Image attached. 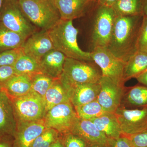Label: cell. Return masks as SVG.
Here are the masks:
<instances>
[{
	"mask_svg": "<svg viewBox=\"0 0 147 147\" xmlns=\"http://www.w3.org/2000/svg\"><path fill=\"white\" fill-rule=\"evenodd\" d=\"M144 15L117 16L107 48L124 62L137 52V44Z\"/></svg>",
	"mask_w": 147,
	"mask_h": 147,
	"instance_id": "6da1fadb",
	"label": "cell"
},
{
	"mask_svg": "<svg viewBox=\"0 0 147 147\" xmlns=\"http://www.w3.org/2000/svg\"><path fill=\"white\" fill-rule=\"evenodd\" d=\"M48 32L54 49L63 53L66 57L93 61L90 53L83 51L78 45L79 30L74 26L73 21L61 19Z\"/></svg>",
	"mask_w": 147,
	"mask_h": 147,
	"instance_id": "7a4b0ae2",
	"label": "cell"
},
{
	"mask_svg": "<svg viewBox=\"0 0 147 147\" xmlns=\"http://www.w3.org/2000/svg\"><path fill=\"white\" fill-rule=\"evenodd\" d=\"M18 1L30 22L41 30H49L61 20L59 12L53 0H18Z\"/></svg>",
	"mask_w": 147,
	"mask_h": 147,
	"instance_id": "3957f363",
	"label": "cell"
},
{
	"mask_svg": "<svg viewBox=\"0 0 147 147\" xmlns=\"http://www.w3.org/2000/svg\"><path fill=\"white\" fill-rule=\"evenodd\" d=\"M93 16L92 49L107 47L113 33L116 15L113 7L96 4L89 13Z\"/></svg>",
	"mask_w": 147,
	"mask_h": 147,
	"instance_id": "277c9868",
	"label": "cell"
},
{
	"mask_svg": "<svg viewBox=\"0 0 147 147\" xmlns=\"http://www.w3.org/2000/svg\"><path fill=\"white\" fill-rule=\"evenodd\" d=\"M102 76L100 68L93 61L66 57L60 79L74 84H93L98 83Z\"/></svg>",
	"mask_w": 147,
	"mask_h": 147,
	"instance_id": "5b68a950",
	"label": "cell"
},
{
	"mask_svg": "<svg viewBox=\"0 0 147 147\" xmlns=\"http://www.w3.org/2000/svg\"><path fill=\"white\" fill-rule=\"evenodd\" d=\"M0 23L6 28L28 38L37 32L21 9L18 0H4L0 12Z\"/></svg>",
	"mask_w": 147,
	"mask_h": 147,
	"instance_id": "8992f818",
	"label": "cell"
},
{
	"mask_svg": "<svg viewBox=\"0 0 147 147\" xmlns=\"http://www.w3.org/2000/svg\"><path fill=\"white\" fill-rule=\"evenodd\" d=\"M9 98L17 122L33 121L44 117L46 112L44 100L34 92L31 91L20 97Z\"/></svg>",
	"mask_w": 147,
	"mask_h": 147,
	"instance_id": "52a82bcc",
	"label": "cell"
},
{
	"mask_svg": "<svg viewBox=\"0 0 147 147\" xmlns=\"http://www.w3.org/2000/svg\"><path fill=\"white\" fill-rule=\"evenodd\" d=\"M90 53L92 60L100 68L102 76L108 77L119 86L124 87L125 63L113 55L107 47H95Z\"/></svg>",
	"mask_w": 147,
	"mask_h": 147,
	"instance_id": "ba28073f",
	"label": "cell"
},
{
	"mask_svg": "<svg viewBox=\"0 0 147 147\" xmlns=\"http://www.w3.org/2000/svg\"><path fill=\"white\" fill-rule=\"evenodd\" d=\"M79 119L71 102L54 106L47 111L44 117L47 127L55 129L61 135L71 133Z\"/></svg>",
	"mask_w": 147,
	"mask_h": 147,
	"instance_id": "9c48e42d",
	"label": "cell"
},
{
	"mask_svg": "<svg viewBox=\"0 0 147 147\" xmlns=\"http://www.w3.org/2000/svg\"><path fill=\"white\" fill-rule=\"evenodd\" d=\"M115 114L121 136L128 137L147 130V107L130 109L120 106Z\"/></svg>",
	"mask_w": 147,
	"mask_h": 147,
	"instance_id": "30bf717a",
	"label": "cell"
},
{
	"mask_svg": "<svg viewBox=\"0 0 147 147\" xmlns=\"http://www.w3.org/2000/svg\"><path fill=\"white\" fill-rule=\"evenodd\" d=\"M97 100L105 112L115 113L120 106L126 88L116 84L108 77L102 76Z\"/></svg>",
	"mask_w": 147,
	"mask_h": 147,
	"instance_id": "8fae6325",
	"label": "cell"
},
{
	"mask_svg": "<svg viewBox=\"0 0 147 147\" xmlns=\"http://www.w3.org/2000/svg\"><path fill=\"white\" fill-rule=\"evenodd\" d=\"M60 79L66 89L69 100L74 107L85 105L97 99L100 89L99 82L74 84Z\"/></svg>",
	"mask_w": 147,
	"mask_h": 147,
	"instance_id": "7c38bea8",
	"label": "cell"
},
{
	"mask_svg": "<svg viewBox=\"0 0 147 147\" xmlns=\"http://www.w3.org/2000/svg\"><path fill=\"white\" fill-rule=\"evenodd\" d=\"M47 128L44 118L33 121H17L13 147H32L36 139Z\"/></svg>",
	"mask_w": 147,
	"mask_h": 147,
	"instance_id": "4fadbf2b",
	"label": "cell"
},
{
	"mask_svg": "<svg viewBox=\"0 0 147 147\" xmlns=\"http://www.w3.org/2000/svg\"><path fill=\"white\" fill-rule=\"evenodd\" d=\"M61 19L71 20L87 16L97 3L96 0H53Z\"/></svg>",
	"mask_w": 147,
	"mask_h": 147,
	"instance_id": "5bb4252c",
	"label": "cell"
},
{
	"mask_svg": "<svg viewBox=\"0 0 147 147\" xmlns=\"http://www.w3.org/2000/svg\"><path fill=\"white\" fill-rule=\"evenodd\" d=\"M23 53L39 62L45 55L54 49L48 31L41 30L29 36L23 46Z\"/></svg>",
	"mask_w": 147,
	"mask_h": 147,
	"instance_id": "9a60e30c",
	"label": "cell"
},
{
	"mask_svg": "<svg viewBox=\"0 0 147 147\" xmlns=\"http://www.w3.org/2000/svg\"><path fill=\"white\" fill-rule=\"evenodd\" d=\"M17 120L12 103L6 93L0 89V139L13 140Z\"/></svg>",
	"mask_w": 147,
	"mask_h": 147,
	"instance_id": "2e32d148",
	"label": "cell"
},
{
	"mask_svg": "<svg viewBox=\"0 0 147 147\" xmlns=\"http://www.w3.org/2000/svg\"><path fill=\"white\" fill-rule=\"evenodd\" d=\"M71 133L81 137L89 146L95 144H107V137L99 131L94 123L90 120L83 119L79 118Z\"/></svg>",
	"mask_w": 147,
	"mask_h": 147,
	"instance_id": "e0dca14e",
	"label": "cell"
},
{
	"mask_svg": "<svg viewBox=\"0 0 147 147\" xmlns=\"http://www.w3.org/2000/svg\"><path fill=\"white\" fill-rule=\"evenodd\" d=\"M66 57L60 51L53 49L39 62L41 72L54 79H59L63 71Z\"/></svg>",
	"mask_w": 147,
	"mask_h": 147,
	"instance_id": "ac0fdd59",
	"label": "cell"
},
{
	"mask_svg": "<svg viewBox=\"0 0 147 147\" xmlns=\"http://www.w3.org/2000/svg\"><path fill=\"white\" fill-rule=\"evenodd\" d=\"M32 77L28 75H15L7 81L0 84V89L9 97H20L31 90Z\"/></svg>",
	"mask_w": 147,
	"mask_h": 147,
	"instance_id": "d6986e66",
	"label": "cell"
},
{
	"mask_svg": "<svg viewBox=\"0 0 147 147\" xmlns=\"http://www.w3.org/2000/svg\"><path fill=\"white\" fill-rule=\"evenodd\" d=\"M90 120L108 139H115L121 136L120 126L115 113H107Z\"/></svg>",
	"mask_w": 147,
	"mask_h": 147,
	"instance_id": "ffe728a7",
	"label": "cell"
},
{
	"mask_svg": "<svg viewBox=\"0 0 147 147\" xmlns=\"http://www.w3.org/2000/svg\"><path fill=\"white\" fill-rule=\"evenodd\" d=\"M120 106L126 108L147 107V87L136 86L125 88Z\"/></svg>",
	"mask_w": 147,
	"mask_h": 147,
	"instance_id": "44dd1931",
	"label": "cell"
},
{
	"mask_svg": "<svg viewBox=\"0 0 147 147\" xmlns=\"http://www.w3.org/2000/svg\"><path fill=\"white\" fill-rule=\"evenodd\" d=\"M43 99L46 113L56 105L70 102L67 90L60 79L54 80Z\"/></svg>",
	"mask_w": 147,
	"mask_h": 147,
	"instance_id": "7402d4cb",
	"label": "cell"
},
{
	"mask_svg": "<svg viewBox=\"0 0 147 147\" xmlns=\"http://www.w3.org/2000/svg\"><path fill=\"white\" fill-rule=\"evenodd\" d=\"M147 70V53L138 52L125 65L123 81L125 83L131 78H136Z\"/></svg>",
	"mask_w": 147,
	"mask_h": 147,
	"instance_id": "603a6c76",
	"label": "cell"
},
{
	"mask_svg": "<svg viewBox=\"0 0 147 147\" xmlns=\"http://www.w3.org/2000/svg\"><path fill=\"white\" fill-rule=\"evenodd\" d=\"M28 38L7 28L0 23V53L23 47Z\"/></svg>",
	"mask_w": 147,
	"mask_h": 147,
	"instance_id": "cb8c5ba5",
	"label": "cell"
},
{
	"mask_svg": "<svg viewBox=\"0 0 147 147\" xmlns=\"http://www.w3.org/2000/svg\"><path fill=\"white\" fill-rule=\"evenodd\" d=\"M13 66L16 75H28L32 78L42 73L39 62L24 53L18 57Z\"/></svg>",
	"mask_w": 147,
	"mask_h": 147,
	"instance_id": "d4e9b609",
	"label": "cell"
},
{
	"mask_svg": "<svg viewBox=\"0 0 147 147\" xmlns=\"http://www.w3.org/2000/svg\"><path fill=\"white\" fill-rule=\"evenodd\" d=\"M112 7L117 16L143 15V0H117Z\"/></svg>",
	"mask_w": 147,
	"mask_h": 147,
	"instance_id": "484cf974",
	"label": "cell"
},
{
	"mask_svg": "<svg viewBox=\"0 0 147 147\" xmlns=\"http://www.w3.org/2000/svg\"><path fill=\"white\" fill-rule=\"evenodd\" d=\"M74 108L79 118L83 119L90 120L107 113L97 100Z\"/></svg>",
	"mask_w": 147,
	"mask_h": 147,
	"instance_id": "4316f807",
	"label": "cell"
},
{
	"mask_svg": "<svg viewBox=\"0 0 147 147\" xmlns=\"http://www.w3.org/2000/svg\"><path fill=\"white\" fill-rule=\"evenodd\" d=\"M54 80L55 79L42 73L36 74L32 78L31 91L38 94L43 99Z\"/></svg>",
	"mask_w": 147,
	"mask_h": 147,
	"instance_id": "83f0119b",
	"label": "cell"
},
{
	"mask_svg": "<svg viewBox=\"0 0 147 147\" xmlns=\"http://www.w3.org/2000/svg\"><path fill=\"white\" fill-rule=\"evenodd\" d=\"M60 137L57 131L47 128L36 139L32 147H50Z\"/></svg>",
	"mask_w": 147,
	"mask_h": 147,
	"instance_id": "f1b7e54d",
	"label": "cell"
},
{
	"mask_svg": "<svg viewBox=\"0 0 147 147\" xmlns=\"http://www.w3.org/2000/svg\"><path fill=\"white\" fill-rule=\"evenodd\" d=\"M23 53V47H22L0 53V67L13 66L18 57Z\"/></svg>",
	"mask_w": 147,
	"mask_h": 147,
	"instance_id": "f546056e",
	"label": "cell"
},
{
	"mask_svg": "<svg viewBox=\"0 0 147 147\" xmlns=\"http://www.w3.org/2000/svg\"><path fill=\"white\" fill-rule=\"evenodd\" d=\"M61 139L64 147H89L84 139L73 133L61 135Z\"/></svg>",
	"mask_w": 147,
	"mask_h": 147,
	"instance_id": "4dcf8cb0",
	"label": "cell"
},
{
	"mask_svg": "<svg viewBox=\"0 0 147 147\" xmlns=\"http://www.w3.org/2000/svg\"><path fill=\"white\" fill-rule=\"evenodd\" d=\"M138 52L147 53V17L144 16L137 44Z\"/></svg>",
	"mask_w": 147,
	"mask_h": 147,
	"instance_id": "1f68e13d",
	"label": "cell"
},
{
	"mask_svg": "<svg viewBox=\"0 0 147 147\" xmlns=\"http://www.w3.org/2000/svg\"><path fill=\"white\" fill-rule=\"evenodd\" d=\"M126 137L129 139L134 147H147V130Z\"/></svg>",
	"mask_w": 147,
	"mask_h": 147,
	"instance_id": "d6a6232c",
	"label": "cell"
},
{
	"mask_svg": "<svg viewBox=\"0 0 147 147\" xmlns=\"http://www.w3.org/2000/svg\"><path fill=\"white\" fill-rule=\"evenodd\" d=\"M106 145L108 147H134L129 139L123 136L115 139H108Z\"/></svg>",
	"mask_w": 147,
	"mask_h": 147,
	"instance_id": "836d02e7",
	"label": "cell"
},
{
	"mask_svg": "<svg viewBox=\"0 0 147 147\" xmlns=\"http://www.w3.org/2000/svg\"><path fill=\"white\" fill-rule=\"evenodd\" d=\"M16 75L12 65L0 67V84L4 83Z\"/></svg>",
	"mask_w": 147,
	"mask_h": 147,
	"instance_id": "e575fe53",
	"label": "cell"
},
{
	"mask_svg": "<svg viewBox=\"0 0 147 147\" xmlns=\"http://www.w3.org/2000/svg\"><path fill=\"white\" fill-rule=\"evenodd\" d=\"M96 1L98 4L112 7L117 0H96Z\"/></svg>",
	"mask_w": 147,
	"mask_h": 147,
	"instance_id": "d590c367",
	"label": "cell"
},
{
	"mask_svg": "<svg viewBox=\"0 0 147 147\" xmlns=\"http://www.w3.org/2000/svg\"><path fill=\"white\" fill-rule=\"evenodd\" d=\"M140 84L147 87V70L136 78Z\"/></svg>",
	"mask_w": 147,
	"mask_h": 147,
	"instance_id": "8d00e7d4",
	"label": "cell"
},
{
	"mask_svg": "<svg viewBox=\"0 0 147 147\" xmlns=\"http://www.w3.org/2000/svg\"><path fill=\"white\" fill-rule=\"evenodd\" d=\"M0 147H13V140L0 139Z\"/></svg>",
	"mask_w": 147,
	"mask_h": 147,
	"instance_id": "74e56055",
	"label": "cell"
},
{
	"mask_svg": "<svg viewBox=\"0 0 147 147\" xmlns=\"http://www.w3.org/2000/svg\"><path fill=\"white\" fill-rule=\"evenodd\" d=\"M143 14L147 17V0H143Z\"/></svg>",
	"mask_w": 147,
	"mask_h": 147,
	"instance_id": "f35d334b",
	"label": "cell"
},
{
	"mask_svg": "<svg viewBox=\"0 0 147 147\" xmlns=\"http://www.w3.org/2000/svg\"><path fill=\"white\" fill-rule=\"evenodd\" d=\"M50 147H64L61 140V137Z\"/></svg>",
	"mask_w": 147,
	"mask_h": 147,
	"instance_id": "ab89813d",
	"label": "cell"
},
{
	"mask_svg": "<svg viewBox=\"0 0 147 147\" xmlns=\"http://www.w3.org/2000/svg\"><path fill=\"white\" fill-rule=\"evenodd\" d=\"M89 147H108L106 145L101 144H95L90 145Z\"/></svg>",
	"mask_w": 147,
	"mask_h": 147,
	"instance_id": "60d3db41",
	"label": "cell"
},
{
	"mask_svg": "<svg viewBox=\"0 0 147 147\" xmlns=\"http://www.w3.org/2000/svg\"><path fill=\"white\" fill-rule=\"evenodd\" d=\"M4 0H0V12H1V9L2 7Z\"/></svg>",
	"mask_w": 147,
	"mask_h": 147,
	"instance_id": "b9f144b4",
	"label": "cell"
},
{
	"mask_svg": "<svg viewBox=\"0 0 147 147\" xmlns=\"http://www.w3.org/2000/svg\"></svg>",
	"mask_w": 147,
	"mask_h": 147,
	"instance_id": "7bdbcfd3",
	"label": "cell"
}]
</instances>
